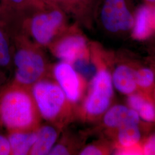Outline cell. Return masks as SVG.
Returning a JSON list of instances; mask_svg holds the SVG:
<instances>
[{
    "instance_id": "cell-1",
    "label": "cell",
    "mask_w": 155,
    "mask_h": 155,
    "mask_svg": "<svg viewBox=\"0 0 155 155\" xmlns=\"http://www.w3.org/2000/svg\"><path fill=\"white\" fill-rule=\"evenodd\" d=\"M68 16L40 0L25 16L22 31L40 47H48L68 26Z\"/></svg>"
},
{
    "instance_id": "cell-2",
    "label": "cell",
    "mask_w": 155,
    "mask_h": 155,
    "mask_svg": "<svg viewBox=\"0 0 155 155\" xmlns=\"http://www.w3.org/2000/svg\"><path fill=\"white\" fill-rule=\"evenodd\" d=\"M39 116L32 95L25 88L9 91L1 101L0 118L9 129L32 130L38 125Z\"/></svg>"
},
{
    "instance_id": "cell-3",
    "label": "cell",
    "mask_w": 155,
    "mask_h": 155,
    "mask_svg": "<svg viewBox=\"0 0 155 155\" xmlns=\"http://www.w3.org/2000/svg\"><path fill=\"white\" fill-rule=\"evenodd\" d=\"M40 46L32 42L25 33L20 36L18 45L14 55L16 67V79L25 87L32 86L42 79L46 62Z\"/></svg>"
},
{
    "instance_id": "cell-4",
    "label": "cell",
    "mask_w": 155,
    "mask_h": 155,
    "mask_svg": "<svg viewBox=\"0 0 155 155\" xmlns=\"http://www.w3.org/2000/svg\"><path fill=\"white\" fill-rule=\"evenodd\" d=\"M135 9L132 0H98L94 21L109 33L125 32L132 29Z\"/></svg>"
},
{
    "instance_id": "cell-5",
    "label": "cell",
    "mask_w": 155,
    "mask_h": 155,
    "mask_svg": "<svg viewBox=\"0 0 155 155\" xmlns=\"http://www.w3.org/2000/svg\"><path fill=\"white\" fill-rule=\"evenodd\" d=\"M31 94L40 116L45 120L58 122L64 118L70 102L56 81L41 79L32 86Z\"/></svg>"
},
{
    "instance_id": "cell-6",
    "label": "cell",
    "mask_w": 155,
    "mask_h": 155,
    "mask_svg": "<svg viewBox=\"0 0 155 155\" xmlns=\"http://www.w3.org/2000/svg\"><path fill=\"white\" fill-rule=\"evenodd\" d=\"M78 25L77 22L68 25L48 46L56 58L71 65L80 59L89 58L88 43Z\"/></svg>"
},
{
    "instance_id": "cell-7",
    "label": "cell",
    "mask_w": 155,
    "mask_h": 155,
    "mask_svg": "<svg viewBox=\"0 0 155 155\" xmlns=\"http://www.w3.org/2000/svg\"><path fill=\"white\" fill-rule=\"evenodd\" d=\"M112 94L110 74L105 70L97 71L92 78L90 91L84 102L85 111L91 116L103 113L109 106Z\"/></svg>"
},
{
    "instance_id": "cell-8",
    "label": "cell",
    "mask_w": 155,
    "mask_h": 155,
    "mask_svg": "<svg viewBox=\"0 0 155 155\" xmlns=\"http://www.w3.org/2000/svg\"><path fill=\"white\" fill-rule=\"evenodd\" d=\"M53 74L56 82L61 87L70 103H76L82 93L81 75L71 64L61 61L54 67Z\"/></svg>"
},
{
    "instance_id": "cell-9",
    "label": "cell",
    "mask_w": 155,
    "mask_h": 155,
    "mask_svg": "<svg viewBox=\"0 0 155 155\" xmlns=\"http://www.w3.org/2000/svg\"><path fill=\"white\" fill-rule=\"evenodd\" d=\"M60 9L79 25L90 27L94 22V11L98 0H41Z\"/></svg>"
},
{
    "instance_id": "cell-10",
    "label": "cell",
    "mask_w": 155,
    "mask_h": 155,
    "mask_svg": "<svg viewBox=\"0 0 155 155\" xmlns=\"http://www.w3.org/2000/svg\"><path fill=\"white\" fill-rule=\"evenodd\" d=\"M153 29V8L144 4L136 7L132 29L133 38L137 40L147 39Z\"/></svg>"
},
{
    "instance_id": "cell-11",
    "label": "cell",
    "mask_w": 155,
    "mask_h": 155,
    "mask_svg": "<svg viewBox=\"0 0 155 155\" xmlns=\"http://www.w3.org/2000/svg\"><path fill=\"white\" fill-rule=\"evenodd\" d=\"M104 123L112 127H121L129 125H136L139 121L136 111L121 105L113 106L106 113Z\"/></svg>"
},
{
    "instance_id": "cell-12",
    "label": "cell",
    "mask_w": 155,
    "mask_h": 155,
    "mask_svg": "<svg viewBox=\"0 0 155 155\" xmlns=\"http://www.w3.org/2000/svg\"><path fill=\"white\" fill-rule=\"evenodd\" d=\"M37 137L30 155H48L58 137L57 129L51 125H45L36 130Z\"/></svg>"
},
{
    "instance_id": "cell-13",
    "label": "cell",
    "mask_w": 155,
    "mask_h": 155,
    "mask_svg": "<svg viewBox=\"0 0 155 155\" xmlns=\"http://www.w3.org/2000/svg\"><path fill=\"white\" fill-rule=\"evenodd\" d=\"M37 137L36 130L16 131L9 136L8 140L12 155L29 154Z\"/></svg>"
},
{
    "instance_id": "cell-14",
    "label": "cell",
    "mask_w": 155,
    "mask_h": 155,
    "mask_svg": "<svg viewBox=\"0 0 155 155\" xmlns=\"http://www.w3.org/2000/svg\"><path fill=\"white\" fill-rule=\"evenodd\" d=\"M40 0H2L5 15H9L20 25L27 14Z\"/></svg>"
},
{
    "instance_id": "cell-15",
    "label": "cell",
    "mask_w": 155,
    "mask_h": 155,
    "mask_svg": "<svg viewBox=\"0 0 155 155\" xmlns=\"http://www.w3.org/2000/svg\"><path fill=\"white\" fill-rule=\"evenodd\" d=\"M113 82L120 92L124 94L131 93L136 87V74L127 67L119 66L114 72Z\"/></svg>"
},
{
    "instance_id": "cell-16",
    "label": "cell",
    "mask_w": 155,
    "mask_h": 155,
    "mask_svg": "<svg viewBox=\"0 0 155 155\" xmlns=\"http://www.w3.org/2000/svg\"><path fill=\"white\" fill-rule=\"evenodd\" d=\"M140 139V133L136 125H129L120 127L118 140L124 147L133 146Z\"/></svg>"
},
{
    "instance_id": "cell-17",
    "label": "cell",
    "mask_w": 155,
    "mask_h": 155,
    "mask_svg": "<svg viewBox=\"0 0 155 155\" xmlns=\"http://www.w3.org/2000/svg\"><path fill=\"white\" fill-rule=\"evenodd\" d=\"M11 59L9 45L4 33L0 29V66H7Z\"/></svg>"
},
{
    "instance_id": "cell-18",
    "label": "cell",
    "mask_w": 155,
    "mask_h": 155,
    "mask_svg": "<svg viewBox=\"0 0 155 155\" xmlns=\"http://www.w3.org/2000/svg\"><path fill=\"white\" fill-rule=\"evenodd\" d=\"M136 82L140 86L147 87L153 83L154 75L151 70L147 68L142 69L136 74Z\"/></svg>"
},
{
    "instance_id": "cell-19",
    "label": "cell",
    "mask_w": 155,
    "mask_h": 155,
    "mask_svg": "<svg viewBox=\"0 0 155 155\" xmlns=\"http://www.w3.org/2000/svg\"><path fill=\"white\" fill-rule=\"evenodd\" d=\"M140 116L147 121H152L155 118V110L153 106L149 102H144L138 111Z\"/></svg>"
},
{
    "instance_id": "cell-20",
    "label": "cell",
    "mask_w": 155,
    "mask_h": 155,
    "mask_svg": "<svg viewBox=\"0 0 155 155\" xmlns=\"http://www.w3.org/2000/svg\"><path fill=\"white\" fill-rule=\"evenodd\" d=\"M144 102L143 98L138 95H132L128 100L129 105L135 111H139Z\"/></svg>"
},
{
    "instance_id": "cell-21",
    "label": "cell",
    "mask_w": 155,
    "mask_h": 155,
    "mask_svg": "<svg viewBox=\"0 0 155 155\" xmlns=\"http://www.w3.org/2000/svg\"><path fill=\"white\" fill-rule=\"evenodd\" d=\"M70 151L67 146L62 144L55 145L50 150L49 155H70Z\"/></svg>"
},
{
    "instance_id": "cell-22",
    "label": "cell",
    "mask_w": 155,
    "mask_h": 155,
    "mask_svg": "<svg viewBox=\"0 0 155 155\" xmlns=\"http://www.w3.org/2000/svg\"><path fill=\"white\" fill-rule=\"evenodd\" d=\"M11 153V147L8 139L0 135V155H7Z\"/></svg>"
},
{
    "instance_id": "cell-23",
    "label": "cell",
    "mask_w": 155,
    "mask_h": 155,
    "mask_svg": "<svg viewBox=\"0 0 155 155\" xmlns=\"http://www.w3.org/2000/svg\"><path fill=\"white\" fill-rule=\"evenodd\" d=\"M144 153L145 155H155V135L151 137L145 145Z\"/></svg>"
},
{
    "instance_id": "cell-24",
    "label": "cell",
    "mask_w": 155,
    "mask_h": 155,
    "mask_svg": "<svg viewBox=\"0 0 155 155\" xmlns=\"http://www.w3.org/2000/svg\"><path fill=\"white\" fill-rule=\"evenodd\" d=\"M118 155H140L141 153V150L135 146L125 147L121 150H118Z\"/></svg>"
},
{
    "instance_id": "cell-25",
    "label": "cell",
    "mask_w": 155,
    "mask_h": 155,
    "mask_svg": "<svg viewBox=\"0 0 155 155\" xmlns=\"http://www.w3.org/2000/svg\"><path fill=\"white\" fill-rule=\"evenodd\" d=\"M102 154V151L93 145L86 147L80 152V155H100Z\"/></svg>"
},
{
    "instance_id": "cell-26",
    "label": "cell",
    "mask_w": 155,
    "mask_h": 155,
    "mask_svg": "<svg viewBox=\"0 0 155 155\" xmlns=\"http://www.w3.org/2000/svg\"><path fill=\"white\" fill-rule=\"evenodd\" d=\"M144 4L150 6V7H155V0H142Z\"/></svg>"
},
{
    "instance_id": "cell-27",
    "label": "cell",
    "mask_w": 155,
    "mask_h": 155,
    "mask_svg": "<svg viewBox=\"0 0 155 155\" xmlns=\"http://www.w3.org/2000/svg\"><path fill=\"white\" fill-rule=\"evenodd\" d=\"M153 25L155 29V7L153 8Z\"/></svg>"
}]
</instances>
